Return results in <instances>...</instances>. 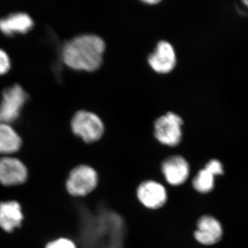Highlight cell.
I'll return each mask as SVG.
<instances>
[{
	"mask_svg": "<svg viewBox=\"0 0 248 248\" xmlns=\"http://www.w3.org/2000/svg\"><path fill=\"white\" fill-rule=\"evenodd\" d=\"M106 44L99 36L83 34L67 42L62 49L65 64L78 71L93 72L102 66Z\"/></svg>",
	"mask_w": 248,
	"mask_h": 248,
	"instance_id": "cell-1",
	"label": "cell"
},
{
	"mask_svg": "<svg viewBox=\"0 0 248 248\" xmlns=\"http://www.w3.org/2000/svg\"><path fill=\"white\" fill-rule=\"evenodd\" d=\"M99 183L97 170L88 164H79L71 170L66 182V189L70 195L84 197L92 193Z\"/></svg>",
	"mask_w": 248,
	"mask_h": 248,
	"instance_id": "cell-2",
	"label": "cell"
},
{
	"mask_svg": "<svg viewBox=\"0 0 248 248\" xmlns=\"http://www.w3.org/2000/svg\"><path fill=\"white\" fill-rule=\"evenodd\" d=\"M71 128L76 136L87 143L99 141L105 131L100 117L88 110H79L75 114L71 120Z\"/></svg>",
	"mask_w": 248,
	"mask_h": 248,
	"instance_id": "cell-3",
	"label": "cell"
},
{
	"mask_svg": "<svg viewBox=\"0 0 248 248\" xmlns=\"http://www.w3.org/2000/svg\"><path fill=\"white\" fill-rule=\"evenodd\" d=\"M183 120L180 116L169 112L155 122V138L161 144L177 146L182 140Z\"/></svg>",
	"mask_w": 248,
	"mask_h": 248,
	"instance_id": "cell-4",
	"label": "cell"
},
{
	"mask_svg": "<svg viewBox=\"0 0 248 248\" xmlns=\"http://www.w3.org/2000/svg\"><path fill=\"white\" fill-rule=\"evenodd\" d=\"M135 194L139 202L148 210H160L169 200L166 187L154 179H147L140 183Z\"/></svg>",
	"mask_w": 248,
	"mask_h": 248,
	"instance_id": "cell-5",
	"label": "cell"
},
{
	"mask_svg": "<svg viewBox=\"0 0 248 248\" xmlns=\"http://www.w3.org/2000/svg\"><path fill=\"white\" fill-rule=\"evenodd\" d=\"M27 98V93L20 85L4 89L0 103V122L11 124L17 120Z\"/></svg>",
	"mask_w": 248,
	"mask_h": 248,
	"instance_id": "cell-6",
	"label": "cell"
},
{
	"mask_svg": "<svg viewBox=\"0 0 248 248\" xmlns=\"http://www.w3.org/2000/svg\"><path fill=\"white\" fill-rule=\"evenodd\" d=\"M161 172L167 184L178 187L184 185L190 177V164L182 155H172L161 163Z\"/></svg>",
	"mask_w": 248,
	"mask_h": 248,
	"instance_id": "cell-7",
	"label": "cell"
},
{
	"mask_svg": "<svg viewBox=\"0 0 248 248\" xmlns=\"http://www.w3.org/2000/svg\"><path fill=\"white\" fill-rule=\"evenodd\" d=\"M28 169L21 160L11 156L0 157V183L5 186L21 185L27 182Z\"/></svg>",
	"mask_w": 248,
	"mask_h": 248,
	"instance_id": "cell-8",
	"label": "cell"
},
{
	"mask_svg": "<svg viewBox=\"0 0 248 248\" xmlns=\"http://www.w3.org/2000/svg\"><path fill=\"white\" fill-rule=\"evenodd\" d=\"M148 62L153 71L156 73H170L177 64V55L174 47L167 41H160L154 52L148 56Z\"/></svg>",
	"mask_w": 248,
	"mask_h": 248,
	"instance_id": "cell-9",
	"label": "cell"
},
{
	"mask_svg": "<svg viewBox=\"0 0 248 248\" xmlns=\"http://www.w3.org/2000/svg\"><path fill=\"white\" fill-rule=\"evenodd\" d=\"M223 233L221 222L211 215H203L197 222L194 238L199 244L213 246L221 241Z\"/></svg>",
	"mask_w": 248,
	"mask_h": 248,
	"instance_id": "cell-10",
	"label": "cell"
},
{
	"mask_svg": "<svg viewBox=\"0 0 248 248\" xmlns=\"http://www.w3.org/2000/svg\"><path fill=\"white\" fill-rule=\"evenodd\" d=\"M24 215L20 204L16 201L0 202V228L7 232L22 226Z\"/></svg>",
	"mask_w": 248,
	"mask_h": 248,
	"instance_id": "cell-11",
	"label": "cell"
},
{
	"mask_svg": "<svg viewBox=\"0 0 248 248\" xmlns=\"http://www.w3.org/2000/svg\"><path fill=\"white\" fill-rule=\"evenodd\" d=\"M33 20L26 13L10 14L0 19V31L6 35L27 33L33 27Z\"/></svg>",
	"mask_w": 248,
	"mask_h": 248,
	"instance_id": "cell-12",
	"label": "cell"
},
{
	"mask_svg": "<svg viewBox=\"0 0 248 248\" xmlns=\"http://www.w3.org/2000/svg\"><path fill=\"white\" fill-rule=\"evenodd\" d=\"M22 144V138L11 124L0 122V155L6 156L17 153Z\"/></svg>",
	"mask_w": 248,
	"mask_h": 248,
	"instance_id": "cell-13",
	"label": "cell"
},
{
	"mask_svg": "<svg viewBox=\"0 0 248 248\" xmlns=\"http://www.w3.org/2000/svg\"><path fill=\"white\" fill-rule=\"evenodd\" d=\"M215 176L203 168L198 171L192 181L193 188L201 194H208L215 186Z\"/></svg>",
	"mask_w": 248,
	"mask_h": 248,
	"instance_id": "cell-14",
	"label": "cell"
},
{
	"mask_svg": "<svg viewBox=\"0 0 248 248\" xmlns=\"http://www.w3.org/2000/svg\"><path fill=\"white\" fill-rule=\"evenodd\" d=\"M45 248H78L73 240L66 237H60L50 241Z\"/></svg>",
	"mask_w": 248,
	"mask_h": 248,
	"instance_id": "cell-15",
	"label": "cell"
},
{
	"mask_svg": "<svg viewBox=\"0 0 248 248\" xmlns=\"http://www.w3.org/2000/svg\"><path fill=\"white\" fill-rule=\"evenodd\" d=\"M205 169L212 173L214 176H221L224 173L223 164L217 159H211L204 166Z\"/></svg>",
	"mask_w": 248,
	"mask_h": 248,
	"instance_id": "cell-16",
	"label": "cell"
},
{
	"mask_svg": "<svg viewBox=\"0 0 248 248\" xmlns=\"http://www.w3.org/2000/svg\"><path fill=\"white\" fill-rule=\"evenodd\" d=\"M11 68V60L8 54L0 48V76L7 73Z\"/></svg>",
	"mask_w": 248,
	"mask_h": 248,
	"instance_id": "cell-17",
	"label": "cell"
},
{
	"mask_svg": "<svg viewBox=\"0 0 248 248\" xmlns=\"http://www.w3.org/2000/svg\"><path fill=\"white\" fill-rule=\"evenodd\" d=\"M145 3H146V4H157V3H159V1H156V0H155V1H151V0H148V1H144Z\"/></svg>",
	"mask_w": 248,
	"mask_h": 248,
	"instance_id": "cell-18",
	"label": "cell"
},
{
	"mask_svg": "<svg viewBox=\"0 0 248 248\" xmlns=\"http://www.w3.org/2000/svg\"><path fill=\"white\" fill-rule=\"evenodd\" d=\"M244 4H246V6H248V0H246V1H244Z\"/></svg>",
	"mask_w": 248,
	"mask_h": 248,
	"instance_id": "cell-19",
	"label": "cell"
}]
</instances>
